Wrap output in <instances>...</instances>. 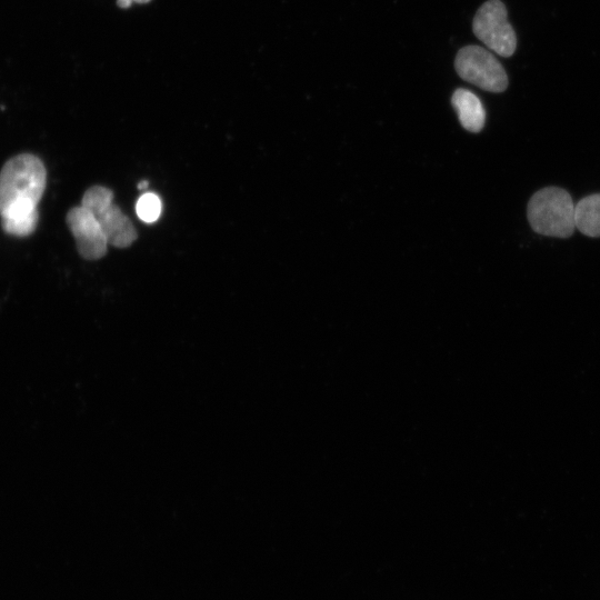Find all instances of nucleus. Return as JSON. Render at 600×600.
Instances as JSON below:
<instances>
[{
  "label": "nucleus",
  "mask_w": 600,
  "mask_h": 600,
  "mask_svg": "<svg viewBox=\"0 0 600 600\" xmlns=\"http://www.w3.org/2000/svg\"><path fill=\"white\" fill-rule=\"evenodd\" d=\"M47 183L43 162L34 154L9 159L0 171V213L16 207H38Z\"/></svg>",
  "instance_id": "obj_1"
},
{
  "label": "nucleus",
  "mask_w": 600,
  "mask_h": 600,
  "mask_svg": "<svg viewBox=\"0 0 600 600\" xmlns=\"http://www.w3.org/2000/svg\"><path fill=\"white\" fill-rule=\"evenodd\" d=\"M574 210L576 204L566 190L547 187L531 197L527 216L531 228L537 233L568 238L576 229Z\"/></svg>",
  "instance_id": "obj_2"
},
{
  "label": "nucleus",
  "mask_w": 600,
  "mask_h": 600,
  "mask_svg": "<svg viewBox=\"0 0 600 600\" xmlns=\"http://www.w3.org/2000/svg\"><path fill=\"white\" fill-rule=\"evenodd\" d=\"M112 199L111 190L94 186L84 192L81 206L96 217L109 244L126 248L137 239V232L129 218L112 202Z\"/></svg>",
  "instance_id": "obj_3"
},
{
  "label": "nucleus",
  "mask_w": 600,
  "mask_h": 600,
  "mask_svg": "<svg viewBox=\"0 0 600 600\" xmlns=\"http://www.w3.org/2000/svg\"><path fill=\"white\" fill-rule=\"evenodd\" d=\"M456 71L463 80L490 92H503L508 76L502 64L487 49L479 46L461 48L454 60Z\"/></svg>",
  "instance_id": "obj_4"
},
{
  "label": "nucleus",
  "mask_w": 600,
  "mask_h": 600,
  "mask_svg": "<svg viewBox=\"0 0 600 600\" xmlns=\"http://www.w3.org/2000/svg\"><path fill=\"white\" fill-rule=\"evenodd\" d=\"M507 17L501 0H488L478 9L472 22L476 37L504 58L511 57L517 48V34Z\"/></svg>",
  "instance_id": "obj_5"
},
{
  "label": "nucleus",
  "mask_w": 600,
  "mask_h": 600,
  "mask_svg": "<svg viewBox=\"0 0 600 600\" xmlns=\"http://www.w3.org/2000/svg\"><path fill=\"white\" fill-rule=\"evenodd\" d=\"M67 224L82 258L97 260L106 254L109 243L98 220L88 209L82 206L72 208L67 213Z\"/></svg>",
  "instance_id": "obj_6"
},
{
  "label": "nucleus",
  "mask_w": 600,
  "mask_h": 600,
  "mask_svg": "<svg viewBox=\"0 0 600 600\" xmlns=\"http://www.w3.org/2000/svg\"><path fill=\"white\" fill-rule=\"evenodd\" d=\"M451 103L466 130L481 131L486 121V112L482 102L473 92L459 88L453 92Z\"/></svg>",
  "instance_id": "obj_7"
},
{
  "label": "nucleus",
  "mask_w": 600,
  "mask_h": 600,
  "mask_svg": "<svg viewBox=\"0 0 600 600\" xmlns=\"http://www.w3.org/2000/svg\"><path fill=\"white\" fill-rule=\"evenodd\" d=\"M1 227L7 234L30 236L39 221L38 208H16L0 213Z\"/></svg>",
  "instance_id": "obj_8"
},
{
  "label": "nucleus",
  "mask_w": 600,
  "mask_h": 600,
  "mask_svg": "<svg viewBox=\"0 0 600 600\" xmlns=\"http://www.w3.org/2000/svg\"><path fill=\"white\" fill-rule=\"evenodd\" d=\"M574 220L584 236L600 237V193L587 196L576 204Z\"/></svg>",
  "instance_id": "obj_9"
},
{
  "label": "nucleus",
  "mask_w": 600,
  "mask_h": 600,
  "mask_svg": "<svg viewBox=\"0 0 600 600\" xmlns=\"http://www.w3.org/2000/svg\"><path fill=\"white\" fill-rule=\"evenodd\" d=\"M136 210L143 222L152 223L161 213V200L152 192L143 193L137 201Z\"/></svg>",
  "instance_id": "obj_10"
},
{
  "label": "nucleus",
  "mask_w": 600,
  "mask_h": 600,
  "mask_svg": "<svg viewBox=\"0 0 600 600\" xmlns=\"http://www.w3.org/2000/svg\"><path fill=\"white\" fill-rule=\"evenodd\" d=\"M150 0H117V4L120 7V8H128L132 4V2H138V3H146V2H149Z\"/></svg>",
  "instance_id": "obj_11"
},
{
  "label": "nucleus",
  "mask_w": 600,
  "mask_h": 600,
  "mask_svg": "<svg viewBox=\"0 0 600 600\" xmlns=\"http://www.w3.org/2000/svg\"><path fill=\"white\" fill-rule=\"evenodd\" d=\"M148 184H149L148 181L143 180V181H141V182L138 184V188H139V189H144V188L148 187Z\"/></svg>",
  "instance_id": "obj_12"
}]
</instances>
